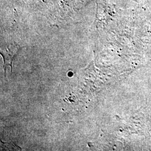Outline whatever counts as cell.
I'll return each mask as SVG.
<instances>
[{"label":"cell","instance_id":"cell-1","mask_svg":"<svg viewBox=\"0 0 151 151\" xmlns=\"http://www.w3.org/2000/svg\"><path fill=\"white\" fill-rule=\"evenodd\" d=\"M19 49V48L18 46L12 44L7 45L1 49V54L3 57L4 60V67L5 70H6V67L8 65H10L12 67V60L17 53Z\"/></svg>","mask_w":151,"mask_h":151}]
</instances>
